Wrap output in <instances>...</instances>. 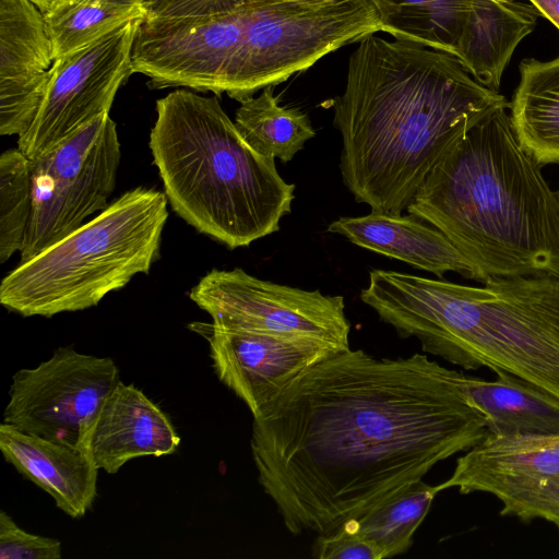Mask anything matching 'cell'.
Wrapping results in <instances>:
<instances>
[{
	"instance_id": "1",
	"label": "cell",
	"mask_w": 559,
	"mask_h": 559,
	"mask_svg": "<svg viewBox=\"0 0 559 559\" xmlns=\"http://www.w3.org/2000/svg\"><path fill=\"white\" fill-rule=\"evenodd\" d=\"M460 371L423 354L337 352L253 417L258 481L294 535L335 532L386 502L488 430Z\"/></svg>"
},
{
	"instance_id": "2",
	"label": "cell",
	"mask_w": 559,
	"mask_h": 559,
	"mask_svg": "<svg viewBox=\"0 0 559 559\" xmlns=\"http://www.w3.org/2000/svg\"><path fill=\"white\" fill-rule=\"evenodd\" d=\"M358 43L332 102L342 180L372 212L402 214L453 145L510 104L448 52L374 34Z\"/></svg>"
},
{
	"instance_id": "3",
	"label": "cell",
	"mask_w": 559,
	"mask_h": 559,
	"mask_svg": "<svg viewBox=\"0 0 559 559\" xmlns=\"http://www.w3.org/2000/svg\"><path fill=\"white\" fill-rule=\"evenodd\" d=\"M509 106L472 127L406 209L442 231L483 283L559 277V191L549 187L540 164L518 141Z\"/></svg>"
},
{
	"instance_id": "4",
	"label": "cell",
	"mask_w": 559,
	"mask_h": 559,
	"mask_svg": "<svg viewBox=\"0 0 559 559\" xmlns=\"http://www.w3.org/2000/svg\"><path fill=\"white\" fill-rule=\"evenodd\" d=\"M361 301L401 338L466 370L518 376L559 396V277H492L483 287L372 270Z\"/></svg>"
},
{
	"instance_id": "5",
	"label": "cell",
	"mask_w": 559,
	"mask_h": 559,
	"mask_svg": "<svg viewBox=\"0 0 559 559\" xmlns=\"http://www.w3.org/2000/svg\"><path fill=\"white\" fill-rule=\"evenodd\" d=\"M156 114L148 146L178 216L229 249L280 230L295 185L245 140L216 95L178 88L156 102Z\"/></svg>"
},
{
	"instance_id": "6",
	"label": "cell",
	"mask_w": 559,
	"mask_h": 559,
	"mask_svg": "<svg viewBox=\"0 0 559 559\" xmlns=\"http://www.w3.org/2000/svg\"><path fill=\"white\" fill-rule=\"evenodd\" d=\"M164 192L126 191L95 217L21 261L0 284V304L22 317L75 312L97 306L158 259L168 218Z\"/></svg>"
},
{
	"instance_id": "7",
	"label": "cell",
	"mask_w": 559,
	"mask_h": 559,
	"mask_svg": "<svg viewBox=\"0 0 559 559\" xmlns=\"http://www.w3.org/2000/svg\"><path fill=\"white\" fill-rule=\"evenodd\" d=\"M243 35L224 93L241 103L322 57L383 32L372 0H282L245 5Z\"/></svg>"
},
{
	"instance_id": "8",
	"label": "cell",
	"mask_w": 559,
	"mask_h": 559,
	"mask_svg": "<svg viewBox=\"0 0 559 559\" xmlns=\"http://www.w3.org/2000/svg\"><path fill=\"white\" fill-rule=\"evenodd\" d=\"M120 158L116 122L103 114L29 159L32 211L21 261L71 234L108 205Z\"/></svg>"
},
{
	"instance_id": "9",
	"label": "cell",
	"mask_w": 559,
	"mask_h": 559,
	"mask_svg": "<svg viewBox=\"0 0 559 559\" xmlns=\"http://www.w3.org/2000/svg\"><path fill=\"white\" fill-rule=\"evenodd\" d=\"M189 296L216 326L305 336L349 349L343 296L263 281L240 267L213 269Z\"/></svg>"
},
{
	"instance_id": "10",
	"label": "cell",
	"mask_w": 559,
	"mask_h": 559,
	"mask_svg": "<svg viewBox=\"0 0 559 559\" xmlns=\"http://www.w3.org/2000/svg\"><path fill=\"white\" fill-rule=\"evenodd\" d=\"M109 357L60 347L12 377L3 423L32 436L86 448L95 417L119 382Z\"/></svg>"
},
{
	"instance_id": "11",
	"label": "cell",
	"mask_w": 559,
	"mask_h": 559,
	"mask_svg": "<svg viewBox=\"0 0 559 559\" xmlns=\"http://www.w3.org/2000/svg\"><path fill=\"white\" fill-rule=\"evenodd\" d=\"M141 21L55 59L36 115L17 136V148L26 157L39 156L109 114L118 90L133 74L132 46Z\"/></svg>"
},
{
	"instance_id": "12",
	"label": "cell",
	"mask_w": 559,
	"mask_h": 559,
	"mask_svg": "<svg viewBox=\"0 0 559 559\" xmlns=\"http://www.w3.org/2000/svg\"><path fill=\"white\" fill-rule=\"evenodd\" d=\"M245 5L216 13L147 15L133 40V73L147 76L153 88L222 95L242 39Z\"/></svg>"
},
{
	"instance_id": "13",
	"label": "cell",
	"mask_w": 559,
	"mask_h": 559,
	"mask_svg": "<svg viewBox=\"0 0 559 559\" xmlns=\"http://www.w3.org/2000/svg\"><path fill=\"white\" fill-rule=\"evenodd\" d=\"M439 491L486 492L502 504L500 514L523 522L536 519L559 531V435L489 433L456 460Z\"/></svg>"
},
{
	"instance_id": "14",
	"label": "cell",
	"mask_w": 559,
	"mask_h": 559,
	"mask_svg": "<svg viewBox=\"0 0 559 559\" xmlns=\"http://www.w3.org/2000/svg\"><path fill=\"white\" fill-rule=\"evenodd\" d=\"M210 357L219 381L254 416L304 370L342 352L305 336L206 325Z\"/></svg>"
},
{
	"instance_id": "15",
	"label": "cell",
	"mask_w": 559,
	"mask_h": 559,
	"mask_svg": "<svg viewBox=\"0 0 559 559\" xmlns=\"http://www.w3.org/2000/svg\"><path fill=\"white\" fill-rule=\"evenodd\" d=\"M55 58L43 12L31 0H0V134L31 126Z\"/></svg>"
},
{
	"instance_id": "16",
	"label": "cell",
	"mask_w": 559,
	"mask_h": 559,
	"mask_svg": "<svg viewBox=\"0 0 559 559\" xmlns=\"http://www.w3.org/2000/svg\"><path fill=\"white\" fill-rule=\"evenodd\" d=\"M179 443L168 416L140 389L119 381L99 408L86 447L98 469L116 474L136 457L173 454Z\"/></svg>"
},
{
	"instance_id": "17",
	"label": "cell",
	"mask_w": 559,
	"mask_h": 559,
	"mask_svg": "<svg viewBox=\"0 0 559 559\" xmlns=\"http://www.w3.org/2000/svg\"><path fill=\"white\" fill-rule=\"evenodd\" d=\"M0 450L70 518L80 519L91 509L99 469L88 449L32 436L2 421Z\"/></svg>"
},
{
	"instance_id": "18",
	"label": "cell",
	"mask_w": 559,
	"mask_h": 559,
	"mask_svg": "<svg viewBox=\"0 0 559 559\" xmlns=\"http://www.w3.org/2000/svg\"><path fill=\"white\" fill-rule=\"evenodd\" d=\"M328 231L345 237L352 243L403 261L413 267L442 278L455 272L476 280L475 272L464 255L435 226L408 213L372 212L362 216H342L328 226Z\"/></svg>"
},
{
	"instance_id": "19",
	"label": "cell",
	"mask_w": 559,
	"mask_h": 559,
	"mask_svg": "<svg viewBox=\"0 0 559 559\" xmlns=\"http://www.w3.org/2000/svg\"><path fill=\"white\" fill-rule=\"evenodd\" d=\"M538 15L532 3L518 0H471L453 56L477 82L498 92L513 52L534 31Z\"/></svg>"
},
{
	"instance_id": "20",
	"label": "cell",
	"mask_w": 559,
	"mask_h": 559,
	"mask_svg": "<svg viewBox=\"0 0 559 559\" xmlns=\"http://www.w3.org/2000/svg\"><path fill=\"white\" fill-rule=\"evenodd\" d=\"M487 381L459 372L471 404L497 436L559 435V396L518 376L499 371Z\"/></svg>"
},
{
	"instance_id": "21",
	"label": "cell",
	"mask_w": 559,
	"mask_h": 559,
	"mask_svg": "<svg viewBox=\"0 0 559 559\" xmlns=\"http://www.w3.org/2000/svg\"><path fill=\"white\" fill-rule=\"evenodd\" d=\"M510 103L518 141L540 165L559 164V56L527 58Z\"/></svg>"
},
{
	"instance_id": "22",
	"label": "cell",
	"mask_w": 559,
	"mask_h": 559,
	"mask_svg": "<svg viewBox=\"0 0 559 559\" xmlns=\"http://www.w3.org/2000/svg\"><path fill=\"white\" fill-rule=\"evenodd\" d=\"M147 0H67L44 14L53 58L71 53L129 22L144 20Z\"/></svg>"
},
{
	"instance_id": "23",
	"label": "cell",
	"mask_w": 559,
	"mask_h": 559,
	"mask_svg": "<svg viewBox=\"0 0 559 559\" xmlns=\"http://www.w3.org/2000/svg\"><path fill=\"white\" fill-rule=\"evenodd\" d=\"M273 87H265L258 97L242 100L235 124L257 152L288 163L316 135V130L307 114L281 106Z\"/></svg>"
},
{
	"instance_id": "24",
	"label": "cell",
	"mask_w": 559,
	"mask_h": 559,
	"mask_svg": "<svg viewBox=\"0 0 559 559\" xmlns=\"http://www.w3.org/2000/svg\"><path fill=\"white\" fill-rule=\"evenodd\" d=\"M383 32L453 56L471 0H372Z\"/></svg>"
},
{
	"instance_id": "25",
	"label": "cell",
	"mask_w": 559,
	"mask_h": 559,
	"mask_svg": "<svg viewBox=\"0 0 559 559\" xmlns=\"http://www.w3.org/2000/svg\"><path fill=\"white\" fill-rule=\"evenodd\" d=\"M438 492L437 486L420 479L365 515L345 523L376 548L379 559L395 557L413 545L414 534Z\"/></svg>"
},
{
	"instance_id": "26",
	"label": "cell",
	"mask_w": 559,
	"mask_h": 559,
	"mask_svg": "<svg viewBox=\"0 0 559 559\" xmlns=\"http://www.w3.org/2000/svg\"><path fill=\"white\" fill-rule=\"evenodd\" d=\"M32 211L31 160L17 147L0 156V262L21 251Z\"/></svg>"
},
{
	"instance_id": "27",
	"label": "cell",
	"mask_w": 559,
	"mask_h": 559,
	"mask_svg": "<svg viewBox=\"0 0 559 559\" xmlns=\"http://www.w3.org/2000/svg\"><path fill=\"white\" fill-rule=\"evenodd\" d=\"M61 542L22 530L4 511L0 512V559H60Z\"/></svg>"
},
{
	"instance_id": "28",
	"label": "cell",
	"mask_w": 559,
	"mask_h": 559,
	"mask_svg": "<svg viewBox=\"0 0 559 559\" xmlns=\"http://www.w3.org/2000/svg\"><path fill=\"white\" fill-rule=\"evenodd\" d=\"M313 550L319 559H379L376 548L346 523L331 534L319 535Z\"/></svg>"
},
{
	"instance_id": "29",
	"label": "cell",
	"mask_w": 559,
	"mask_h": 559,
	"mask_svg": "<svg viewBox=\"0 0 559 559\" xmlns=\"http://www.w3.org/2000/svg\"><path fill=\"white\" fill-rule=\"evenodd\" d=\"M282 0H163L150 8L148 15H182L226 12L248 3Z\"/></svg>"
},
{
	"instance_id": "30",
	"label": "cell",
	"mask_w": 559,
	"mask_h": 559,
	"mask_svg": "<svg viewBox=\"0 0 559 559\" xmlns=\"http://www.w3.org/2000/svg\"><path fill=\"white\" fill-rule=\"evenodd\" d=\"M539 15L550 21L559 29V0H528Z\"/></svg>"
},
{
	"instance_id": "31",
	"label": "cell",
	"mask_w": 559,
	"mask_h": 559,
	"mask_svg": "<svg viewBox=\"0 0 559 559\" xmlns=\"http://www.w3.org/2000/svg\"><path fill=\"white\" fill-rule=\"evenodd\" d=\"M41 12L46 14L67 0H31Z\"/></svg>"
},
{
	"instance_id": "32",
	"label": "cell",
	"mask_w": 559,
	"mask_h": 559,
	"mask_svg": "<svg viewBox=\"0 0 559 559\" xmlns=\"http://www.w3.org/2000/svg\"><path fill=\"white\" fill-rule=\"evenodd\" d=\"M147 1L150 2V8H151L163 0H147Z\"/></svg>"
},
{
	"instance_id": "33",
	"label": "cell",
	"mask_w": 559,
	"mask_h": 559,
	"mask_svg": "<svg viewBox=\"0 0 559 559\" xmlns=\"http://www.w3.org/2000/svg\"><path fill=\"white\" fill-rule=\"evenodd\" d=\"M498 1H512V0H498Z\"/></svg>"
}]
</instances>
